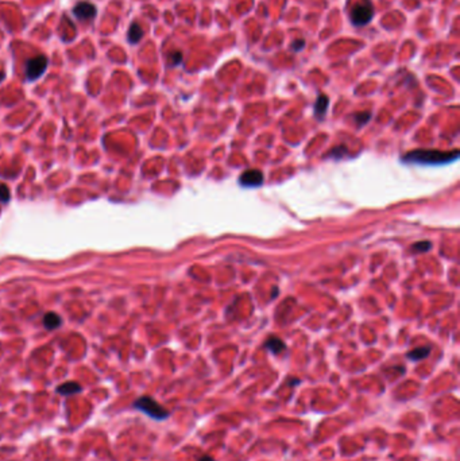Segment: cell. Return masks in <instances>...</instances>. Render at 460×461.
<instances>
[{
    "label": "cell",
    "mask_w": 460,
    "mask_h": 461,
    "mask_svg": "<svg viewBox=\"0 0 460 461\" xmlns=\"http://www.w3.org/2000/svg\"><path fill=\"white\" fill-rule=\"evenodd\" d=\"M265 346H266L267 349L270 350V352L276 353V355H278V353L284 352V350H285V348H286L285 343L282 342L281 339H276V337H272L270 340H267L266 344H265Z\"/></svg>",
    "instance_id": "cell-10"
},
{
    "label": "cell",
    "mask_w": 460,
    "mask_h": 461,
    "mask_svg": "<svg viewBox=\"0 0 460 461\" xmlns=\"http://www.w3.org/2000/svg\"><path fill=\"white\" fill-rule=\"evenodd\" d=\"M198 461H215V459L211 456H208V455H204L203 457H200V459H198Z\"/></svg>",
    "instance_id": "cell-18"
},
{
    "label": "cell",
    "mask_w": 460,
    "mask_h": 461,
    "mask_svg": "<svg viewBox=\"0 0 460 461\" xmlns=\"http://www.w3.org/2000/svg\"><path fill=\"white\" fill-rule=\"evenodd\" d=\"M9 200V190L5 185H0V201L7 203Z\"/></svg>",
    "instance_id": "cell-14"
},
{
    "label": "cell",
    "mask_w": 460,
    "mask_h": 461,
    "mask_svg": "<svg viewBox=\"0 0 460 461\" xmlns=\"http://www.w3.org/2000/svg\"><path fill=\"white\" fill-rule=\"evenodd\" d=\"M305 47V41L304 39H297L292 43V50L295 51V53H299Z\"/></svg>",
    "instance_id": "cell-16"
},
{
    "label": "cell",
    "mask_w": 460,
    "mask_h": 461,
    "mask_svg": "<svg viewBox=\"0 0 460 461\" xmlns=\"http://www.w3.org/2000/svg\"><path fill=\"white\" fill-rule=\"evenodd\" d=\"M133 407L135 410L142 411L143 414H146L154 421H165L170 417V411L166 410L163 406L159 405L154 398L149 395H143L137 401H134Z\"/></svg>",
    "instance_id": "cell-2"
},
{
    "label": "cell",
    "mask_w": 460,
    "mask_h": 461,
    "mask_svg": "<svg viewBox=\"0 0 460 461\" xmlns=\"http://www.w3.org/2000/svg\"><path fill=\"white\" fill-rule=\"evenodd\" d=\"M49 66V58L43 54L32 57L26 61L24 65V74L27 81H37L45 74Z\"/></svg>",
    "instance_id": "cell-4"
},
{
    "label": "cell",
    "mask_w": 460,
    "mask_h": 461,
    "mask_svg": "<svg viewBox=\"0 0 460 461\" xmlns=\"http://www.w3.org/2000/svg\"><path fill=\"white\" fill-rule=\"evenodd\" d=\"M459 151H437V150H416L408 152L404 161L408 163H420V165H444L448 162L458 159Z\"/></svg>",
    "instance_id": "cell-1"
},
{
    "label": "cell",
    "mask_w": 460,
    "mask_h": 461,
    "mask_svg": "<svg viewBox=\"0 0 460 461\" xmlns=\"http://www.w3.org/2000/svg\"><path fill=\"white\" fill-rule=\"evenodd\" d=\"M182 62V53L181 51H173L169 56V64L170 66H177Z\"/></svg>",
    "instance_id": "cell-13"
},
{
    "label": "cell",
    "mask_w": 460,
    "mask_h": 461,
    "mask_svg": "<svg viewBox=\"0 0 460 461\" xmlns=\"http://www.w3.org/2000/svg\"><path fill=\"white\" fill-rule=\"evenodd\" d=\"M72 12L81 22L93 20L97 16L96 5L91 3V1H78L77 4L73 5Z\"/></svg>",
    "instance_id": "cell-5"
},
{
    "label": "cell",
    "mask_w": 460,
    "mask_h": 461,
    "mask_svg": "<svg viewBox=\"0 0 460 461\" xmlns=\"http://www.w3.org/2000/svg\"><path fill=\"white\" fill-rule=\"evenodd\" d=\"M413 248L419 249V251H427L428 248H431V244H429L428 241H423V243H420V244L414 245Z\"/></svg>",
    "instance_id": "cell-17"
},
{
    "label": "cell",
    "mask_w": 460,
    "mask_h": 461,
    "mask_svg": "<svg viewBox=\"0 0 460 461\" xmlns=\"http://www.w3.org/2000/svg\"><path fill=\"white\" fill-rule=\"evenodd\" d=\"M4 73H3V72H0V83H1V81H3V80H4Z\"/></svg>",
    "instance_id": "cell-19"
},
{
    "label": "cell",
    "mask_w": 460,
    "mask_h": 461,
    "mask_svg": "<svg viewBox=\"0 0 460 461\" xmlns=\"http://www.w3.org/2000/svg\"><path fill=\"white\" fill-rule=\"evenodd\" d=\"M370 117H371V115H370L368 112H360V114H356V115H355V119H356V121H358L359 124H364Z\"/></svg>",
    "instance_id": "cell-15"
},
{
    "label": "cell",
    "mask_w": 460,
    "mask_h": 461,
    "mask_svg": "<svg viewBox=\"0 0 460 461\" xmlns=\"http://www.w3.org/2000/svg\"><path fill=\"white\" fill-rule=\"evenodd\" d=\"M143 38V30L139 26V23L133 22L130 24L129 31H127V42L130 45H138L139 41Z\"/></svg>",
    "instance_id": "cell-8"
},
{
    "label": "cell",
    "mask_w": 460,
    "mask_h": 461,
    "mask_svg": "<svg viewBox=\"0 0 460 461\" xmlns=\"http://www.w3.org/2000/svg\"><path fill=\"white\" fill-rule=\"evenodd\" d=\"M429 353H431V348L429 346H421V348H416V349L408 352L406 356H408L409 360L417 361V360H423L425 357H428Z\"/></svg>",
    "instance_id": "cell-12"
},
{
    "label": "cell",
    "mask_w": 460,
    "mask_h": 461,
    "mask_svg": "<svg viewBox=\"0 0 460 461\" xmlns=\"http://www.w3.org/2000/svg\"><path fill=\"white\" fill-rule=\"evenodd\" d=\"M55 391L62 397H72V395H76V394H80L83 391V387H81L80 383L72 380V382H65L60 384L58 387L55 388Z\"/></svg>",
    "instance_id": "cell-7"
},
{
    "label": "cell",
    "mask_w": 460,
    "mask_h": 461,
    "mask_svg": "<svg viewBox=\"0 0 460 461\" xmlns=\"http://www.w3.org/2000/svg\"><path fill=\"white\" fill-rule=\"evenodd\" d=\"M328 104H329V100H328L327 96H324V95H320L317 97V100H316V104H314V114L317 117H322V116L325 115V112H327Z\"/></svg>",
    "instance_id": "cell-11"
},
{
    "label": "cell",
    "mask_w": 460,
    "mask_h": 461,
    "mask_svg": "<svg viewBox=\"0 0 460 461\" xmlns=\"http://www.w3.org/2000/svg\"><path fill=\"white\" fill-rule=\"evenodd\" d=\"M240 185H243L246 188L251 186H259L263 182V175L259 170H247L246 173L240 175Z\"/></svg>",
    "instance_id": "cell-6"
},
{
    "label": "cell",
    "mask_w": 460,
    "mask_h": 461,
    "mask_svg": "<svg viewBox=\"0 0 460 461\" xmlns=\"http://www.w3.org/2000/svg\"><path fill=\"white\" fill-rule=\"evenodd\" d=\"M61 317L57 313H53V312H49L43 316V325L49 329V331H53V329H57V328L61 327Z\"/></svg>",
    "instance_id": "cell-9"
},
{
    "label": "cell",
    "mask_w": 460,
    "mask_h": 461,
    "mask_svg": "<svg viewBox=\"0 0 460 461\" xmlns=\"http://www.w3.org/2000/svg\"><path fill=\"white\" fill-rule=\"evenodd\" d=\"M374 16V5L370 0H360L352 7L350 12L351 23L356 27H362L371 22Z\"/></svg>",
    "instance_id": "cell-3"
}]
</instances>
